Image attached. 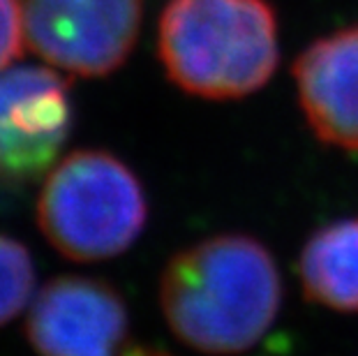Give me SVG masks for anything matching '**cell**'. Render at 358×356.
Returning a JSON list of instances; mask_svg holds the SVG:
<instances>
[{
  "label": "cell",
  "mask_w": 358,
  "mask_h": 356,
  "mask_svg": "<svg viewBox=\"0 0 358 356\" xmlns=\"http://www.w3.org/2000/svg\"><path fill=\"white\" fill-rule=\"evenodd\" d=\"M26 336L40 356H123L127 303L106 280L53 278L33 299Z\"/></svg>",
  "instance_id": "cell-6"
},
{
  "label": "cell",
  "mask_w": 358,
  "mask_h": 356,
  "mask_svg": "<svg viewBox=\"0 0 358 356\" xmlns=\"http://www.w3.org/2000/svg\"><path fill=\"white\" fill-rule=\"evenodd\" d=\"M30 49L60 72L102 79L139 40L141 0H19Z\"/></svg>",
  "instance_id": "cell-4"
},
{
  "label": "cell",
  "mask_w": 358,
  "mask_h": 356,
  "mask_svg": "<svg viewBox=\"0 0 358 356\" xmlns=\"http://www.w3.org/2000/svg\"><path fill=\"white\" fill-rule=\"evenodd\" d=\"M282 276L250 234H217L178 250L159 278V308L182 345L208 356L252 350L278 320Z\"/></svg>",
  "instance_id": "cell-1"
},
{
  "label": "cell",
  "mask_w": 358,
  "mask_h": 356,
  "mask_svg": "<svg viewBox=\"0 0 358 356\" xmlns=\"http://www.w3.org/2000/svg\"><path fill=\"white\" fill-rule=\"evenodd\" d=\"M146 222L143 183L109 150L81 148L58 160L37 199L40 232L72 262H104L127 252Z\"/></svg>",
  "instance_id": "cell-3"
},
{
  "label": "cell",
  "mask_w": 358,
  "mask_h": 356,
  "mask_svg": "<svg viewBox=\"0 0 358 356\" xmlns=\"http://www.w3.org/2000/svg\"><path fill=\"white\" fill-rule=\"evenodd\" d=\"M70 81L37 65L0 72V183L26 185L58 164L70 139Z\"/></svg>",
  "instance_id": "cell-5"
},
{
  "label": "cell",
  "mask_w": 358,
  "mask_h": 356,
  "mask_svg": "<svg viewBox=\"0 0 358 356\" xmlns=\"http://www.w3.org/2000/svg\"><path fill=\"white\" fill-rule=\"evenodd\" d=\"M157 56L182 93L243 100L280 65L275 7L268 0H171L157 24Z\"/></svg>",
  "instance_id": "cell-2"
},
{
  "label": "cell",
  "mask_w": 358,
  "mask_h": 356,
  "mask_svg": "<svg viewBox=\"0 0 358 356\" xmlns=\"http://www.w3.org/2000/svg\"><path fill=\"white\" fill-rule=\"evenodd\" d=\"M24 21L19 0H0V72L24 54Z\"/></svg>",
  "instance_id": "cell-10"
},
{
  "label": "cell",
  "mask_w": 358,
  "mask_h": 356,
  "mask_svg": "<svg viewBox=\"0 0 358 356\" xmlns=\"http://www.w3.org/2000/svg\"><path fill=\"white\" fill-rule=\"evenodd\" d=\"M299 280L310 303L358 315V215L310 234L299 255Z\"/></svg>",
  "instance_id": "cell-8"
},
{
  "label": "cell",
  "mask_w": 358,
  "mask_h": 356,
  "mask_svg": "<svg viewBox=\"0 0 358 356\" xmlns=\"http://www.w3.org/2000/svg\"><path fill=\"white\" fill-rule=\"evenodd\" d=\"M35 290V264L21 241L0 234V327L24 310Z\"/></svg>",
  "instance_id": "cell-9"
},
{
  "label": "cell",
  "mask_w": 358,
  "mask_h": 356,
  "mask_svg": "<svg viewBox=\"0 0 358 356\" xmlns=\"http://www.w3.org/2000/svg\"><path fill=\"white\" fill-rule=\"evenodd\" d=\"M294 81L312 134L331 148L358 153V24L303 49Z\"/></svg>",
  "instance_id": "cell-7"
}]
</instances>
